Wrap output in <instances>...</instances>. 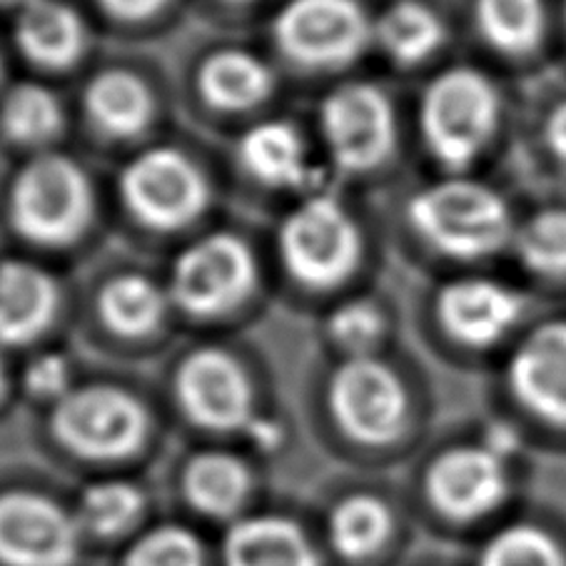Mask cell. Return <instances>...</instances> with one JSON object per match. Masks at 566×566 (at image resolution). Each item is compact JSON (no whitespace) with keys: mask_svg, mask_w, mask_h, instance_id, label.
<instances>
[{"mask_svg":"<svg viewBox=\"0 0 566 566\" xmlns=\"http://www.w3.org/2000/svg\"><path fill=\"white\" fill-rule=\"evenodd\" d=\"M409 222L424 242L454 260L492 258L512 245L516 232L502 195L472 178H447L417 192Z\"/></svg>","mask_w":566,"mask_h":566,"instance_id":"6da1fadb","label":"cell"},{"mask_svg":"<svg viewBox=\"0 0 566 566\" xmlns=\"http://www.w3.org/2000/svg\"><path fill=\"white\" fill-rule=\"evenodd\" d=\"M502 118V97L476 67L457 65L437 75L419 105L429 153L447 170L462 172L490 148Z\"/></svg>","mask_w":566,"mask_h":566,"instance_id":"7a4b0ae2","label":"cell"},{"mask_svg":"<svg viewBox=\"0 0 566 566\" xmlns=\"http://www.w3.org/2000/svg\"><path fill=\"white\" fill-rule=\"evenodd\" d=\"M8 214L25 240L53 248L67 245L91 224V182L71 158L41 155L15 175Z\"/></svg>","mask_w":566,"mask_h":566,"instance_id":"3957f363","label":"cell"},{"mask_svg":"<svg viewBox=\"0 0 566 566\" xmlns=\"http://www.w3.org/2000/svg\"><path fill=\"white\" fill-rule=\"evenodd\" d=\"M280 255L292 277L315 290L337 287L363 258V235L329 195H310L280 228Z\"/></svg>","mask_w":566,"mask_h":566,"instance_id":"277c9868","label":"cell"},{"mask_svg":"<svg viewBox=\"0 0 566 566\" xmlns=\"http://www.w3.org/2000/svg\"><path fill=\"white\" fill-rule=\"evenodd\" d=\"M53 432L57 442L85 460H120L143 444L148 415L123 389L83 387L57 399Z\"/></svg>","mask_w":566,"mask_h":566,"instance_id":"5b68a950","label":"cell"},{"mask_svg":"<svg viewBox=\"0 0 566 566\" xmlns=\"http://www.w3.org/2000/svg\"><path fill=\"white\" fill-rule=\"evenodd\" d=\"M290 61L307 67H343L365 51L375 25L357 0H290L272 25Z\"/></svg>","mask_w":566,"mask_h":566,"instance_id":"8992f818","label":"cell"},{"mask_svg":"<svg viewBox=\"0 0 566 566\" xmlns=\"http://www.w3.org/2000/svg\"><path fill=\"white\" fill-rule=\"evenodd\" d=\"M255 258L238 235L214 232L182 252L172 268V300L195 317H220L255 287Z\"/></svg>","mask_w":566,"mask_h":566,"instance_id":"52a82bcc","label":"cell"},{"mask_svg":"<svg viewBox=\"0 0 566 566\" xmlns=\"http://www.w3.org/2000/svg\"><path fill=\"white\" fill-rule=\"evenodd\" d=\"M125 208L155 230H178L208 208L210 190L190 158L170 148H155L123 170Z\"/></svg>","mask_w":566,"mask_h":566,"instance_id":"ba28073f","label":"cell"},{"mask_svg":"<svg viewBox=\"0 0 566 566\" xmlns=\"http://www.w3.org/2000/svg\"><path fill=\"white\" fill-rule=\"evenodd\" d=\"M319 125L332 160L347 172L375 170L392 153V105L375 85L347 83L332 91L322 103Z\"/></svg>","mask_w":566,"mask_h":566,"instance_id":"9c48e42d","label":"cell"},{"mask_svg":"<svg viewBox=\"0 0 566 566\" xmlns=\"http://www.w3.org/2000/svg\"><path fill=\"white\" fill-rule=\"evenodd\" d=\"M329 407L337 424L357 442L385 444L405 429L407 392L392 369L357 355L332 377Z\"/></svg>","mask_w":566,"mask_h":566,"instance_id":"30bf717a","label":"cell"},{"mask_svg":"<svg viewBox=\"0 0 566 566\" xmlns=\"http://www.w3.org/2000/svg\"><path fill=\"white\" fill-rule=\"evenodd\" d=\"M510 460L486 439L444 452L427 474V494L449 520L474 522L494 514L510 500Z\"/></svg>","mask_w":566,"mask_h":566,"instance_id":"8fae6325","label":"cell"},{"mask_svg":"<svg viewBox=\"0 0 566 566\" xmlns=\"http://www.w3.org/2000/svg\"><path fill=\"white\" fill-rule=\"evenodd\" d=\"M81 524L63 506L31 492L0 496V564L71 566Z\"/></svg>","mask_w":566,"mask_h":566,"instance_id":"7c38bea8","label":"cell"},{"mask_svg":"<svg viewBox=\"0 0 566 566\" xmlns=\"http://www.w3.org/2000/svg\"><path fill=\"white\" fill-rule=\"evenodd\" d=\"M506 387L536 422L566 432V317L526 332L506 365Z\"/></svg>","mask_w":566,"mask_h":566,"instance_id":"4fadbf2b","label":"cell"},{"mask_svg":"<svg viewBox=\"0 0 566 566\" xmlns=\"http://www.w3.org/2000/svg\"><path fill=\"white\" fill-rule=\"evenodd\" d=\"M178 399L195 422L230 432L252 424V389L245 369L220 349H200L180 365Z\"/></svg>","mask_w":566,"mask_h":566,"instance_id":"5bb4252c","label":"cell"},{"mask_svg":"<svg viewBox=\"0 0 566 566\" xmlns=\"http://www.w3.org/2000/svg\"><path fill=\"white\" fill-rule=\"evenodd\" d=\"M524 312L522 292L492 277L454 280L437 297V315L447 335L474 349L500 345L520 325Z\"/></svg>","mask_w":566,"mask_h":566,"instance_id":"9a60e30c","label":"cell"},{"mask_svg":"<svg viewBox=\"0 0 566 566\" xmlns=\"http://www.w3.org/2000/svg\"><path fill=\"white\" fill-rule=\"evenodd\" d=\"M53 275L25 260L0 262V345L21 347L51 327L57 310Z\"/></svg>","mask_w":566,"mask_h":566,"instance_id":"2e32d148","label":"cell"},{"mask_svg":"<svg viewBox=\"0 0 566 566\" xmlns=\"http://www.w3.org/2000/svg\"><path fill=\"white\" fill-rule=\"evenodd\" d=\"M240 163L252 178L280 190H305L317 185L302 135L290 123L270 120L248 130L240 140Z\"/></svg>","mask_w":566,"mask_h":566,"instance_id":"e0dca14e","label":"cell"},{"mask_svg":"<svg viewBox=\"0 0 566 566\" xmlns=\"http://www.w3.org/2000/svg\"><path fill=\"white\" fill-rule=\"evenodd\" d=\"M15 43L31 63L61 71L81 61L87 33L71 6L61 0H31L18 13Z\"/></svg>","mask_w":566,"mask_h":566,"instance_id":"ac0fdd59","label":"cell"},{"mask_svg":"<svg viewBox=\"0 0 566 566\" xmlns=\"http://www.w3.org/2000/svg\"><path fill=\"white\" fill-rule=\"evenodd\" d=\"M228 566H319L300 526L282 516H255L232 526L224 539Z\"/></svg>","mask_w":566,"mask_h":566,"instance_id":"d6986e66","label":"cell"},{"mask_svg":"<svg viewBox=\"0 0 566 566\" xmlns=\"http://www.w3.org/2000/svg\"><path fill=\"white\" fill-rule=\"evenodd\" d=\"M474 23L484 43L506 57L536 53L549 33L546 0H474Z\"/></svg>","mask_w":566,"mask_h":566,"instance_id":"ffe728a7","label":"cell"},{"mask_svg":"<svg viewBox=\"0 0 566 566\" xmlns=\"http://www.w3.org/2000/svg\"><path fill=\"white\" fill-rule=\"evenodd\" d=\"M85 111L97 128L113 138H133L148 128L153 95L138 75L107 71L85 91Z\"/></svg>","mask_w":566,"mask_h":566,"instance_id":"44dd1931","label":"cell"},{"mask_svg":"<svg viewBox=\"0 0 566 566\" xmlns=\"http://www.w3.org/2000/svg\"><path fill=\"white\" fill-rule=\"evenodd\" d=\"M198 87L218 111H248L272 91V73L248 51H220L202 63Z\"/></svg>","mask_w":566,"mask_h":566,"instance_id":"7402d4cb","label":"cell"},{"mask_svg":"<svg viewBox=\"0 0 566 566\" xmlns=\"http://www.w3.org/2000/svg\"><path fill=\"white\" fill-rule=\"evenodd\" d=\"M375 41L392 61L415 65L444 43V23L419 0H397L375 23Z\"/></svg>","mask_w":566,"mask_h":566,"instance_id":"603a6c76","label":"cell"},{"mask_svg":"<svg viewBox=\"0 0 566 566\" xmlns=\"http://www.w3.org/2000/svg\"><path fill=\"white\" fill-rule=\"evenodd\" d=\"M250 490V474L238 457L210 452L190 462L185 472V494L195 510L212 516L235 514Z\"/></svg>","mask_w":566,"mask_h":566,"instance_id":"cb8c5ba5","label":"cell"},{"mask_svg":"<svg viewBox=\"0 0 566 566\" xmlns=\"http://www.w3.org/2000/svg\"><path fill=\"white\" fill-rule=\"evenodd\" d=\"M107 327L123 337H143L158 329L165 315V295L153 280L120 275L107 282L97 300Z\"/></svg>","mask_w":566,"mask_h":566,"instance_id":"d4e9b609","label":"cell"},{"mask_svg":"<svg viewBox=\"0 0 566 566\" xmlns=\"http://www.w3.org/2000/svg\"><path fill=\"white\" fill-rule=\"evenodd\" d=\"M63 128V107L48 87L21 83L0 103V130L18 145H43Z\"/></svg>","mask_w":566,"mask_h":566,"instance_id":"484cf974","label":"cell"},{"mask_svg":"<svg viewBox=\"0 0 566 566\" xmlns=\"http://www.w3.org/2000/svg\"><path fill=\"white\" fill-rule=\"evenodd\" d=\"M512 248L522 268L542 280H566V208H544L516 224Z\"/></svg>","mask_w":566,"mask_h":566,"instance_id":"4316f807","label":"cell"},{"mask_svg":"<svg viewBox=\"0 0 566 566\" xmlns=\"http://www.w3.org/2000/svg\"><path fill=\"white\" fill-rule=\"evenodd\" d=\"M480 566H566V544L542 524L514 522L484 544Z\"/></svg>","mask_w":566,"mask_h":566,"instance_id":"83f0119b","label":"cell"},{"mask_svg":"<svg viewBox=\"0 0 566 566\" xmlns=\"http://www.w3.org/2000/svg\"><path fill=\"white\" fill-rule=\"evenodd\" d=\"M392 530V514L375 496H349L335 506L329 520L332 542L337 552L349 559H363L375 554L387 542Z\"/></svg>","mask_w":566,"mask_h":566,"instance_id":"f1b7e54d","label":"cell"},{"mask_svg":"<svg viewBox=\"0 0 566 566\" xmlns=\"http://www.w3.org/2000/svg\"><path fill=\"white\" fill-rule=\"evenodd\" d=\"M143 494L125 482H103L85 490L77 506V524L97 536H113L138 520Z\"/></svg>","mask_w":566,"mask_h":566,"instance_id":"f546056e","label":"cell"},{"mask_svg":"<svg viewBox=\"0 0 566 566\" xmlns=\"http://www.w3.org/2000/svg\"><path fill=\"white\" fill-rule=\"evenodd\" d=\"M125 566H205V554L188 530L160 526L133 546Z\"/></svg>","mask_w":566,"mask_h":566,"instance_id":"4dcf8cb0","label":"cell"},{"mask_svg":"<svg viewBox=\"0 0 566 566\" xmlns=\"http://www.w3.org/2000/svg\"><path fill=\"white\" fill-rule=\"evenodd\" d=\"M329 335L349 353L363 355L382 335V315L369 302H345L329 317Z\"/></svg>","mask_w":566,"mask_h":566,"instance_id":"1f68e13d","label":"cell"},{"mask_svg":"<svg viewBox=\"0 0 566 566\" xmlns=\"http://www.w3.org/2000/svg\"><path fill=\"white\" fill-rule=\"evenodd\" d=\"M67 379L71 369L61 355H43L28 367L25 387L41 399H61L67 395Z\"/></svg>","mask_w":566,"mask_h":566,"instance_id":"d6a6232c","label":"cell"},{"mask_svg":"<svg viewBox=\"0 0 566 566\" xmlns=\"http://www.w3.org/2000/svg\"><path fill=\"white\" fill-rule=\"evenodd\" d=\"M542 138L552 158L566 165V101H559L549 113H546L542 125Z\"/></svg>","mask_w":566,"mask_h":566,"instance_id":"836d02e7","label":"cell"},{"mask_svg":"<svg viewBox=\"0 0 566 566\" xmlns=\"http://www.w3.org/2000/svg\"><path fill=\"white\" fill-rule=\"evenodd\" d=\"M107 13L123 21H143L168 6V0H97Z\"/></svg>","mask_w":566,"mask_h":566,"instance_id":"e575fe53","label":"cell"},{"mask_svg":"<svg viewBox=\"0 0 566 566\" xmlns=\"http://www.w3.org/2000/svg\"><path fill=\"white\" fill-rule=\"evenodd\" d=\"M3 387H6V365H3V357H0V395H3Z\"/></svg>","mask_w":566,"mask_h":566,"instance_id":"d590c367","label":"cell"},{"mask_svg":"<svg viewBox=\"0 0 566 566\" xmlns=\"http://www.w3.org/2000/svg\"><path fill=\"white\" fill-rule=\"evenodd\" d=\"M31 3V0H0V6H25Z\"/></svg>","mask_w":566,"mask_h":566,"instance_id":"8d00e7d4","label":"cell"},{"mask_svg":"<svg viewBox=\"0 0 566 566\" xmlns=\"http://www.w3.org/2000/svg\"><path fill=\"white\" fill-rule=\"evenodd\" d=\"M562 23H564V33H566V0L562 3Z\"/></svg>","mask_w":566,"mask_h":566,"instance_id":"74e56055","label":"cell"},{"mask_svg":"<svg viewBox=\"0 0 566 566\" xmlns=\"http://www.w3.org/2000/svg\"><path fill=\"white\" fill-rule=\"evenodd\" d=\"M0 81H3V55H0Z\"/></svg>","mask_w":566,"mask_h":566,"instance_id":"f35d334b","label":"cell"}]
</instances>
